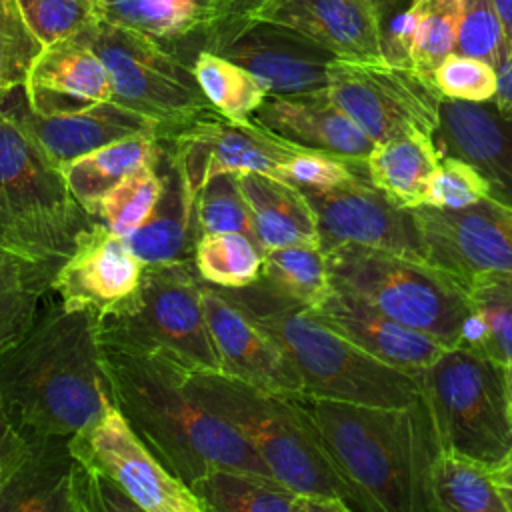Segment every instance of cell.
I'll use <instances>...</instances> for the list:
<instances>
[{
    "label": "cell",
    "mask_w": 512,
    "mask_h": 512,
    "mask_svg": "<svg viewBox=\"0 0 512 512\" xmlns=\"http://www.w3.org/2000/svg\"><path fill=\"white\" fill-rule=\"evenodd\" d=\"M496 2V8H498V14L502 18V24H504V32H506V54H508V48L512 44V0H494ZM506 60V58H504ZM504 64V62H502Z\"/></svg>",
    "instance_id": "obj_51"
},
{
    "label": "cell",
    "mask_w": 512,
    "mask_h": 512,
    "mask_svg": "<svg viewBox=\"0 0 512 512\" xmlns=\"http://www.w3.org/2000/svg\"><path fill=\"white\" fill-rule=\"evenodd\" d=\"M368 174L366 160L324 150L298 148L278 168L276 178L298 188H332Z\"/></svg>",
    "instance_id": "obj_44"
},
{
    "label": "cell",
    "mask_w": 512,
    "mask_h": 512,
    "mask_svg": "<svg viewBox=\"0 0 512 512\" xmlns=\"http://www.w3.org/2000/svg\"><path fill=\"white\" fill-rule=\"evenodd\" d=\"M432 496L436 512H508L490 468L444 450L434 464Z\"/></svg>",
    "instance_id": "obj_33"
},
{
    "label": "cell",
    "mask_w": 512,
    "mask_h": 512,
    "mask_svg": "<svg viewBox=\"0 0 512 512\" xmlns=\"http://www.w3.org/2000/svg\"><path fill=\"white\" fill-rule=\"evenodd\" d=\"M486 196L488 182L470 162L442 154L432 174L424 204L436 208H464Z\"/></svg>",
    "instance_id": "obj_46"
},
{
    "label": "cell",
    "mask_w": 512,
    "mask_h": 512,
    "mask_svg": "<svg viewBox=\"0 0 512 512\" xmlns=\"http://www.w3.org/2000/svg\"><path fill=\"white\" fill-rule=\"evenodd\" d=\"M312 310L352 344L416 380L450 348L442 340L394 320L366 298L340 286H332L328 296Z\"/></svg>",
    "instance_id": "obj_20"
},
{
    "label": "cell",
    "mask_w": 512,
    "mask_h": 512,
    "mask_svg": "<svg viewBox=\"0 0 512 512\" xmlns=\"http://www.w3.org/2000/svg\"><path fill=\"white\" fill-rule=\"evenodd\" d=\"M22 448L0 484V512H74L70 436L22 434Z\"/></svg>",
    "instance_id": "obj_26"
},
{
    "label": "cell",
    "mask_w": 512,
    "mask_h": 512,
    "mask_svg": "<svg viewBox=\"0 0 512 512\" xmlns=\"http://www.w3.org/2000/svg\"><path fill=\"white\" fill-rule=\"evenodd\" d=\"M440 450L494 470L512 448V394L506 366L458 344L420 376Z\"/></svg>",
    "instance_id": "obj_8"
},
{
    "label": "cell",
    "mask_w": 512,
    "mask_h": 512,
    "mask_svg": "<svg viewBox=\"0 0 512 512\" xmlns=\"http://www.w3.org/2000/svg\"><path fill=\"white\" fill-rule=\"evenodd\" d=\"M204 50L240 64L270 94L324 90L328 86V68L336 60L330 50L304 34L254 16L210 28Z\"/></svg>",
    "instance_id": "obj_13"
},
{
    "label": "cell",
    "mask_w": 512,
    "mask_h": 512,
    "mask_svg": "<svg viewBox=\"0 0 512 512\" xmlns=\"http://www.w3.org/2000/svg\"><path fill=\"white\" fill-rule=\"evenodd\" d=\"M22 88L30 108L40 114L74 112L112 100L108 68L76 36L44 46Z\"/></svg>",
    "instance_id": "obj_24"
},
{
    "label": "cell",
    "mask_w": 512,
    "mask_h": 512,
    "mask_svg": "<svg viewBox=\"0 0 512 512\" xmlns=\"http://www.w3.org/2000/svg\"><path fill=\"white\" fill-rule=\"evenodd\" d=\"M76 38L86 42L108 68L112 100L156 122L160 136L216 110L204 96L192 66L154 40L104 18Z\"/></svg>",
    "instance_id": "obj_10"
},
{
    "label": "cell",
    "mask_w": 512,
    "mask_h": 512,
    "mask_svg": "<svg viewBox=\"0 0 512 512\" xmlns=\"http://www.w3.org/2000/svg\"><path fill=\"white\" fill-rule=\"evenodd\" d=\"M192 72L208 102L222 116L236 122L252 120V114L270 94L246 68L210 50H200L196 54Z\"/></svg>",
    "instance_id": "obj_35"
},
{
    "label": "cell",
    "mask_w": 512,
    "mask_h": 512,
    "mask_svg": "<svg viewBox=\"0 0 512 512\" xmlns=\"http://www.w3.org/2000/svg\"><path fill=\"white\" fill-rule=\"evenodd\" d=\"M252 120L300 148L366 160L374 142L328 96L326 88L300 94H268Z\"/></svg>",
    "instance_id": "obj_23"
},
{
    "label": "cell",
    "mask_w": 512,
    "mask_h": 512,
    "mask_svg": "<svg viewBox=\"0 0 512 512\" xmlns=\"http://www.w3.org/2000/svg\"><path fill=\"white\" fill-rule=\"evenodd\" d=\"M466 286L472 316L462 344L504 366L512 364V272H484Z\"/></svg>",
    "instance_id": "obj_32"
},
{
    "label": "cell",
    "mask_w": 512,
    "mask_h": 512,
    "mask_svg": "<svg viewBox=\"0 0 512 512\" xmlns=\"http://www.w3.org/2000/svg\"><path fill=\"white\" fill-rule=\"evenodd\" d=\"M192 260L206 284L242 288L260 278L264 252L240 232H212L198 236Z\"/></svg>",
    "instance_id": "obj_37"
},
{
    "label": "cell",
    "mask_w": 512,
    "mask_h": 512,
    "mask_svg": "<svg viewBox=\"0 0 512 512\" xmlns=\"http://www.w3.org/2000/svg\"><path fill=\"white\" fill-rule=\"evenodd\" d=\"M262 252L290 244H320L314 210L304 192L276 176L238 174Z\"/></svg>",
    "instance_id": "obj_29"
},
{
    "label": "cell",
    "mask_w": 512,
    "mask_h": 512,
    "mask_svg": "<svg viewBox=\"0 0 512 512\" xmlns=\"http://www.w3.org/2000/svg\"><path fill=\"white\" fill-rule=\"evenodd\" d=\"M144 266L124 236L94 220L58 266L50 288L66 308L102 316L138 290Z\"/></svg>",
    "instance_id": "obj_17"
},
{
    "label": "cell",
    "mask_w": 512,
    "mask_h": 512,
    "mask_svg": "<svg viewBox=\"0 0 512 512\" xmlns=\"http://www.w3.org/2000/svg\"><path fill=\"white\" fill-rule=\"evenodd\" d=\"M190 488L206 512H350L342 504L296 492L272 476L232 468H212Z\"/></svg>",
    "instance_id": "obj_28"
},
{
    "label": "cell",
    "mask_w": 512,
    "mask_h": 512,
    "mask_svg": "<svg viewBox=\"0 0 512 512\" xmlns=\"http://www.w3.org/2000/svg\"><path fill=\"white\" fill-rule=\"evenodd\" d=\"M426 260L468 284L484 272H512V208L486 196L464 208L414 206Z\"/></svg>",
    "instance_id": "obj_15"
},
{
    "label": "cell",
    "mask_w": 512,
    "mask_h": 512,
    "mask_svg": "<svg viewBox=\"0 0 512 512\" xmlns=\"http://www.w3.org/2000/svg\"><path fill=\"white\" fill-rule=\"evenodd\" d=\"M96 218L74 198L42 148L0 108V248L60 266Z\"/></svg>",
    "instance_id": "obj_6"
},
{
    "label": "cell",
    "mask_w": 512,
    "mask_h": 512,
    "mask_svg": "<svg viewBox=\"0 0 512 512\" xmlns=\"http://www.w3.org/2000/svg\"><path fill=\"white\" fill-rule=\"evenodd\" d=\"M156 168L162 178L158 202L150 216L126 236V240L144 264L192 260L198 240L196 198L172 144L162 136L158 142Z\"/></svg>",
    "instance_id": "obj_25"
},
{
    "label": "cell",
    "mask_w": 512,
    "mask_h": 512,
    "mask_svg": "<svg viewBox=\"0 0 512 512\" xmlns=\"http://www.w3.org/2000/svg\"><path fill=\"white\" fill-rule=\"evenodd\" d=\"M418 18L410 48V66L432 80L438 64L454 52L464 0H416Z\"/></svg>",
    "instance_id": "obj_39"
},
{
    "label": "cell",
    "mask_w": 512,
    "mask_h": 512,
    "mask_svg": "<svg viewBox=\"0 0 512 512\" xmlns=\"http://www.w3.org/2000/svg\"><path fill=\"white\" fill-rule=\"evenodd\" d=\"M100 344L114 404L180 480L190 486L212 468L272 476L238 430L190 394L184 368L154 354Z\"/></svg>",
    "instance_id": "obj_3"
},
{
    "label": "cell",
    "mask_w": 512,
    "mask_h": 512,
    "mask_svg": "<svg viewBox=\"0 0 512 512\" xmlns=\"http://www.w3.org/2000/svg\"><path fill=\"white\" fill-rule=\"evenodd\" d=\"M262 2L264 0H214V22L210 28L224 24V22L252 16L260 8Z\"/></svg>",
    "instance_id": "obj_48"
},
{
    "label": "cell",
    "mask_w": 512,
    "mask_h": 512,
    "mask_svg": "<svg viewBox=\"0 0 512 512\" xmlns=\"http://www.w3.org/2000/svg\"><path fill=\"white\" fill-rule=\"evenodd\" d=\"M326 92L374 144L412 132L434 136L440 124L442 94L410 66L336 58Z\"/></svg>",
    "instance_id": "obj_11"
},
{
    "label": "cell",
    "mask_w": 512,
    "mask_h": 512,
    "mask_svg": "<svg viewBox=\"0 0 512 512\" xmlns=\"http://www.w3.org/2000/svg\"><path fill=\"white\" fill-rule=\"evenodd\" d=\"M100 342L160 356L186 372L220 370L194 260L146 264L138 290L98 316Z\"/></svg>",
    "instance_id": "obj_9"
},
{
    "label": "cell",
    "mask_w": 512,
    "mask_h": 512,
    "mask_svg": "<svg viewBox=\"0 0 512 512\" xmlns=\"http://www.w3.org/2000/svg\"><path fill=\"white\" fill-rule=\"evenodd\" d=\"M454 52L480 58L496 70L506 58V32L494 0H464Z\"/></svg>",
    "instance_id": "obj_43"
},
{
    "label": "cell",
    "mask_w": 512,
    "mask_h": 512,
    "mask_svg": "<svg viewBox=\"0 0 512 512\" xmlns=\"http://www.w3.org/2000/svg\"><path fill=\"white\" fill-rule=\"evenodd\" d=\"M42 46L72 38L100 18V0H16Z\"/></svg>",
    "instance_id": "obj_41"
},
{
    "label": "cell",
    "mask_w": 512,
    "mask_h": 512,
    "mask_svg": "<svg viewBox=\"0 0 512 512\" xmlns=\"http://www.w3.org/2000/svg\"><path fill=\"white\" fill-rule=\"evenodd\" d=\"M0 108L18 122L56 166L120 138L134 134L160 136L156 122L114 100L74 112L40 114L30 108L24 88L18 86L0 96Z\"/></svg>",
    "instance_id": "obj_18"
},
{
    "label": "cell",
    "mask_w": 512,
    "mask_h": 512,
    "mask_svg": "<svg viewBox=\"0 0 512 512\" xmlns=\"http://www.w3.org/2000/svg\"><path fill=\"white\" fill-rule=\"evenodd\" d=\"M160 136L134 134L60 166L74 198L92 214L96 202L138 166L154 160Z\"/></svg>",
    "instance_id": "obj_31"
},
{
    "label": "cell",
    "mask_w": 512,
    "mask_h": 512,
    "mask_svg": "<svg viewBox=\"0 0 512 512\" xmlns=\"http://www.w3.org/2000/svg\"><path fill=\"white\" fill-rule=\"evenodd\" d=\"M368 2H372L374 8L378 10V14H380V24H382L386 18H390V16H394L396 12L404 10L412 0H368Z\"/></svg>",
    "instance_id": "obj_50"
},
{
    "label": "cell",
    "mask_w": 512,
    "mask_h": 512,
    "mask_svg": "<svg viewBox=\"0 0 512 512\" xmlns=\"http://www.w3.org/2000/svg\"><path fill=\"white\" fill-rule=\"evenodd\" d=\"M300 398L362 510L436 512L432 472L440 442L424 396L408 406Z\"/></svg>",
    "instance_id": "obj_2"
},
{
    "label": "cell",
    "mask_w": 512,
    "mask_h": 512,
    "mask_svg": "<svg viewBox=\"0 0 512 512\" xmlns=\"http://www.w3.org/2000/svg\"><path fill=\"white\" fill-rule=\"evenodd\" d=\"M196 226L198 236L240 232L256 242L252 214L242 194L238 174H220L200 188L196 194Z\"/></svg>",
    "instance_id": "obj_40"
},
{
    "label": "cell",
    "mask_w": 512,
    "mask_h": 512,
    "mask_svg": "<svg viewBox=\"0 0 512 512\" xmlns=\"http://www.w3.org/2000/svg\"><path fill=\"white\" fill-rule=\"evenodd\" d=\"M190 394L256 450L272 478L306 496L362 510L300 396L276 394L220 370L186 372Z\"/></svg>",
    "instance_id": "obj_5"
},
{
    "label": "cell",
    "mask_w": 512,
    "mask_h": 512,
    "mask_svg": "<svg viewBox=\"0 0 512 512\" xmlns=\"http://www.w3.org/2000/svg\"><path fill=\"white\" fill-rule=\"evenodd\" d=\"M324 254L332 286L366 298L446 346L462 344L472 306L468 286L454 274L422 258L354 242Z\"/></svg>",
    "instance_id": "obj_7"
},
{
    "label": "cell",
    "mask_w": 512,
    "mask_h": 512,
    "mask_svg": "<svg viewBox=\"0 0 512 512\" xmlns=\"http://www.w3.org/2000/svg\"><path fill=\"white\" fill-rule=\"evenodd\" d=\"M252 16L304 34L336 58L386 62L380 14L368 0H264Z\"/></svg>",
    "instance_id": "obj_21"
},
{
    "label": "cell",
    "mask_w": 512,
    "mask_h": 512,
    "mask_svg": "<svg viewBox=\"0 0 512 512\" xmlns=\"http://www.w3.org/2000/svg\"><path fill=\"white\" fill-rule=\"evenodd\" d=\"M114 402L98 316L50 288L30 328L0 354V406L20 434L74 436Z\"/></svg>",
    "instance_id": "obj_1"
},
{
    "label": "cell",
    "mask_w": 512,
    "mask_h": 512,
    "mask_svg": "<svg viewBox=\"0 0 512 512\" xmlns=\"http://www.w3.org/2000/svg\"><path fill=\"white\" fill-rule=\"evenodd\" d=\"M260 278L278 292L316 308L332 290L320 244H290L264 252Z\"/></svg>",
    "instance_id": "obj_36"
},
{
    "label": "cell",
    "mask_w": 512,
    "mask_h": 512,
    "mask_svg": "<svg viewBox=\"0 0 512 512\" xmlns=\"http://www.w3.org/2000/svg\"><path fill=\"white\" fill-rule=\"evenodd\" d=\"M22 440V434L12 426V422L0 406V484L22 448Z\"/></svg>",
    "instance_id": "obj_47"
},
{
    "label": "cell",
    "mask_w": 512,
    "mask_h": 512,
    "mask_svg": "<svg viewBox=\"0 0 512 512\" xmlns=\"http://www.w3.org/2000/svg\"><path fill=\"white\" fill-rule=\"evenodd\" d=\"M492 102L500 114L512 118V44L504 64L498 68V94Z\"/></svg>",
    "instance_id": "obj_49"
},
{
    "label": "cell",
    "mask_w": 512,
    "mask_h": 512,
    "mask_svg": "<svg viewBox=\"0 0 512 512\" xmlns=\"http://www.w3.org/2000/svg\"><path fill=\"white\" fill-rule=\"evenodd\" d=\"M300 190L314 210L324 252L354 242L426 260L414 210L396 204L368 174L332 188Z\"/></svg>",
    "instance_id": "obj_14"
},
{
    "label": "cell",
    "mask_w": 512,
    "mask_h": 512,
    "mask_svg": "<svg viewBox=\"0 0 512 512\" xmlns=\"http://www.w3.org/2000/svg\"><path fill=\"white\" fill-rule=\"evenodd\" d=\"M72 454L108 476L144 512H206L202 500L136 434L110 402L86 428L70 436Z\"/></svg>",
    "instance_id": "obj_12"
},
{
    "label": "cell",
    "mask_w": 512,
    "mask_h": 512,
    "mask_svg": "<svg viewBox=\"0 0 512 512\" xmlns=\"http://www.w3.org/2000/svg\"><path fill=\"white\" fill-rule=\"evenodd\" d=\"M492 476H494V480L500 484V488L512 486V448H510L508 456L502 460V464H498V466L492 470Z\"/></svg>",
    "instance_id": "obj_52"
},
{
    "label": "cell",
    "mask_w": 512,
    "mask_h": 512,
    "mask_svg": "<svg viewBox=\"0 0 512 512\" xmlns=\"http://www.w3.org/2000/svg\"><path fill=\"white\" fill-rule=\"evenodd\" d=\"M442 158L434 136L412 132L376 142L366 156L368 178L404 208L426 202L432 174Z\"/></svg>",
    "instance_id": "obj_30"
},
{
    "label": "cell",
    "mask_w": 512,
    "mask_h": 512,
    "mask_svg": "<svg viewBox=\"0 0 512 512\" xmlns=\"http://www.w3.org/2000/svg\"><path fill=\"white\" fill-rule=\"evenodd\" d=\"M502 494H504V502L508 506V512H512V486L502 488Z\"/></svg>",
    "instance_id": "obj_53"
},
{
    "label": "cell",
    "mask_w": 512,
    "mask_h": 512,
    "mask_svg": "<svg viewBox=\"0 0 512 512\" xmlns=\"http://www.w3.org/2000/svg\"><path fill=\"white\" fill-rule=\"evenodd\" d=\"M56 270L6 254L0 264V354L30 328Z\"/></svg>",
    "instance_id": "obj_34"
},
{
    "label": "cell",
    "mask_w": 512,
    "mask_h": 512,
    "mask_svg": "<svg viewBox=\"0 0 512 512\" xmlns=\"http://www.w3.org/2000/svg\"><path fill=\"white\" fill-rule=\"evenodd\" d=\"M158 154V152H156ZM162 192V178L154 160L138 166L94 206L92 216L120 236H130L152 212Z\"/></svg>",
    "instance_id": "obj_38"
},
{
    "label": "cell",
    "mask_w": 512,
    "mask_h": 512,
    "mask_svg": "<svg viewBox=\"0 0 512 512\" xmlns=\"http://www.w3.org/2000/svg\"><path fill=\"white\" fill-rule=\"evenodd\" d=\"M162 138L172 144L194 198L206 182L220 174L276 176L280 164L300 148L270 134L254 120L236 122L218 110L206 112Z\"/></svg>",
    "instance_id": "obj_16"
},
{
    "label": "cell",
    "mask_w": 512,
    "mask_h": 512,
    "mask_svg": "<svg viewBox=\"0 0 512 512\" xmlns=\"http://www.w3.org/2000/svg\"><path fill=\"white\" fill-rule=\"evenodd\" d=\"M100 18L154 40L192 66L214 22V0H100Z\"/></svg>",
    "instance_id": "obj_27"
},
{
    "label": "cell",
    "mask_w": 512,
    "mask_h": 512,
    "mask_svg": "<svg viewBox=\"0 0 512 512\" xmlns=\"http://www.w3.org/2000/svg\"><path fill=\"white\" fill-rule=\"evenodd\" d=\"M4 258H6V254H4V252H2V248H0V264L4 262Z\"/></svg>",
    "instance_id": "obj_55"
},
{
    "label": "cell",
    "mask_w": 512,
    "mask_h": 512,
    "mask_svg": "<svg viewBox=\"0 0 512 512\" xmlns=\"http://www.w3.org/2000/svg\"><path fill=\"white\" fill-rule=\"evenodd\" d=\"M216 290L280 346L302 378L304 396L374 406H408L422 396L414 376L376 360L262 278Z\"/></svg>",
    "instance_id": "obj_4"
},
{
    "label": "cell",
    "mask_w": 512,
    "mask_h": 512,
    "mask_svg": "<svg viewBox=\"0 0 512 512\" xmlns=\"http://www.w3.org/2000/svg\"><path fill=\"white\" fill-rule=\"evenodd\" d=\"M432 84L448 100L492 102L498 94V70L480 58L452 52L432 72Z\"/></svg>",
    "instance_id": "obj_45"
},
{
    "label": "cell",
    "mask_w": 512,
    "mask_h": 512,
    "mask_svg": "<svg viewBox=\"0 0 512 512\" xmlns=\"http://www.w3.org/2000/svg\"><path fill=\"white\" fill-rule=\"evenodd\" d=\"M42 48L28 28L18 2L0 0V96L24 86Z\"/></svg>",
    "instance_id": "obj_42"
},
{
    "label": "cell",
    "mask_w": 512,
    "mask_h": 512,
    "mask_svg": "<svg viewBox=\"0 0 512 512\" xmlns=\"http://www.w3.org/2000/svg\"><path fill=\"white\" fill-rule=\"evenodd\" d=\"M506 374H508V386H510V394H512V364L506 366Z\"/></svg>",
    "instance_id": "obj_54"
},
{
    "label": "cell",
    "mask_w": 512,
    "mask_h": 512,
    "mask_svg": "<svg viewBox=\"0 0 512 512\" xmlns=\"http://www.w3.org/2000/svg\"><path fill=\"white\" fill-rule=\"evenodd\" d=\"M202 302L220 372L262 390L304 396L302 378L280 346L204 280Z\"/></svg>",
    "instance_id": "obj_19"
},
{
    "label": "cell",
    "mask_w": 512,
    "mask_h": 512,
    "mask_svg": "<svg viewBox=\"0 0 512 512\" xmlns=\"http://www.w3.org/2000/svg\"><path fill=\"white\" fill-rule=\"evenodd\" d=\"M442 154L470 162L488 182V196L512 208V118L494 102L442 100L434 132Z\"/></svg>",
    "instance_id": "obj_22"
}]
</instances>
